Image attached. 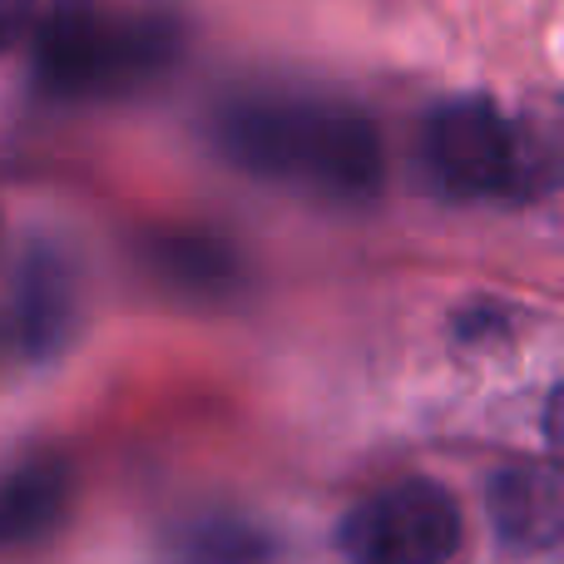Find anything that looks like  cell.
Returning <instances> with one entry per match:
<instances>
[{
	"label": "cell",
	"instance_id": "6da1fadb",
	"mask_svg": "<svg viewBox=\"0 0 564 564\" xmlns=\"http://www.w3.org/2000/svg\"><path fill=\"white\" fill-rule=\"evenodd\" d=\"M214 149L234 169L322 198L381 188V134L367 109L312 89H243L214 109Z\"/></svg>",
	"mask_w": 564,
	"mask_h": 564
},
{
	"label": "cell",
	"instance_id": "7a4b0ae2",
	"mask_svg": "<svg viewBox=\"0 0 564 564\" xmlns=\"http://www.w3.org/2000/svg\"><path fill=\"white\" fill-rule=\"evenodd\" d=\"M178 50V30L159 10L109 0H50L35 25V75L50 95L105 99L154 79Z\"/></svg>",
	"mask_w": 564,
	"mask_h": 564
},
{
	"label": "cell",
	"instance_id": "3957f363",
	"mask_svg": "<svg viewBox=\"0 0 564 564\" xmlns=\"http://www.w3.org/2000/svg\"><path fill=\"white\" fill-rule=\"evenodd\" d=\"M421 159L451 198H535L525 129L486 95L441 99L421 129Z\"/></svg>",
	"mask_w": 564,
	"mask_h": 564
},
{
	"label": "cell",
	"instance_id": "277c9868",
	"mask_svg": "<svg viewBox=\"0 0 564 564\" xmlns=\"http://www.w3.org/2000/svg\"><path fill=\"white\" fill-rule=\"evenodd\" d=\"M337 545L351 564H446L460 550V506L436 480H401L341 520Z\"/></svg>",
	"mask_w": 564,
	"mask_h": 564
},
{
	"label": "cell",
	"instance_id": "5b68a950",
	"mask_svg": "<svg viewBox=\"0 0 564 564\" xmlns=\"http://www.w3.org/2000/svg\"><path fill=\"white\" fill-rule=\"evenodd\" d=\"M69 496H75V476L59 456H35L10 466L0 476V555L45 545L65 520Z\"/></svg>",
	"mask_w": 564,
	"mask_h": 564
},
{
	"label": "cell",
	"instance_id": "8992f818",
	"mask_svg": "<svg viewBox=\"0 0 564 564\" xmlns=\"http://www.w3.org/2000/svg\"><path fill=\"white\" fill-rule=\"evenodd\" d=\"M79 317L75 268L59 258V248H35L20 263L15 278V337L25 357H55Z\"/></svg>",
	"mask_w": 564,
	"mask_h": 564
},
{
	"label": "cell",
	"instance_id": "52a82bcc",
	"mask_svg": "<svg viewBox=\"0 0 564 564\" xmlns=\"http://www.w3.org/2000/svg\"><path fill=\"white\" fill-rule=\"evenodd\" d=\"M496 530L516 550H550L560 540V480L540 466L506 470L490 490Z\"/></svg>",
	"mask_w": 564,
	"mask_h": 564
},
{
	"label": "cell",
	"instance_id": "ba28073f",
	"mask_svg": "<svg viewBox=\"0 0 564 564\" xmlns=\"http://www.w3.org/2000/svg\"><path fill=\"white\" fill-rule=\"evenodd\" d=\"M159 273L174 282H188V288H198V292H214L218 282L234 278V263L224 258L218 243H204V238H169V243H159Z\"/></svg>",
	"mask_w": 564,
	"mask_h": 564
},
{
	"label": "cell",
	"instance_id": "9c48e42d",
	"mask_svg": "<svg viewBox=\"0 0 564 564\" xmlns=\"http://www.w3.org/2000/svg\"><path fill=\"white\" fill-rule=\"evenodd\" d=\"M268 540L253 525H228V520H208L188 535V564H263Z\"/></svg>",
	"mask_w": 564,
	"mask_h": 564
},
{
	"label": "cell",
	"instance_id": "30bf717a",
	"mask_svg": "<svg viewBox=\"0 0 564 564\" xmlns=\"http://www.w3.org/2000/svg\"><path fill=\"white\" fill-rule=\"evenodd\" d=\"M30 20H35V0H0V50L15 45Z\"/></svg>",
	"mask_w": 564,
	"mask_h": 564
}]
</instances>
